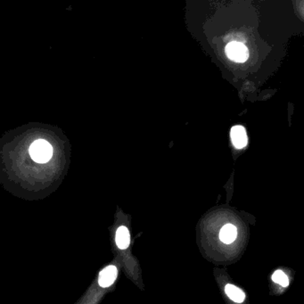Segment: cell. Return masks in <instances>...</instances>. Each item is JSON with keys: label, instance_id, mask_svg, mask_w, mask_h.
<instances>
[{"label": "cell", "instance_id": "obj_1", "mask_svg": "<svg viewBox=\"0 0 304 304\" xmlns=\"http://www.w3.org/2000/svg\"><path fill=\"white\" fill-rule=\"evenodd\" d=\"M30 154L35 162L44 164L51 159L53 154V148L46 140H36L30 146Z\"/></svg>", "mask_w": 304, "mask_h": 304}, {"label": "cell", "instance_id": "obj_2", "mask_svg": "<svg viewBox=\"0 0 304 304\" xmlns=\"http://www.w3.org/2000/svg\"><path fill=\"white\" fill-rule=\"evenodd\" d=\"M226 56L234 62H244L249 56L246 46L240 42H230L226 46Z\"/></svg>", "mask_w": 304, "mask_h": 304}, {"label": "cell", "instance_id": "obj_3", "mask_svg": "<svg viewBox=\"0 0 304 304\" xmlns=\"http://www.w3.org/2000/svg\"><path fill=\"white\" fill-rule=\"evenodd\" d=\"M118 275L117 268L108 266L99 274L98 283L102 288H109L116 281Z\"/></svg>", "mask_w": 304, "mask_h": 304}, {"label": "cell", "instance_id": "obj_4", "mask_svg": "<svg viewBox=\"0 0 304 304\" xmlns=\"http://www.w3.org/2000/svg\"><path fill=\"white\" fill-rule=\"evenodd\" d=\"M231 140L236 148H244L247 144L246 132L242 126H234L231 130Z\"/></svg>", "mask_w": 304, "mask_h": 304}, {"label": "cell", "instance_id": "obj_5", "mask_svg": "<svg viewBox=\"0 0 304 304\" xmlns=\"http://www.w3.org/2000/svg\"><path fill=\"white\" fill-rule=\"evenodd\" d=\"M238 236L236 228L232 224H226L223 226L220 232V239L225 244H232Z\"/></svg>", "mask_w": 304, "mask_h": 304}, {"label": "cell", "instance_id": "obj_6", "mask_svg": "<svg viewBox=\"0 0 304 304\" xmlns=\"http://www.w3.org/2000/svg\"><path fill=\"white\" fill-rule=\"evenodd\" d=\"M116 244L120 249H127L130 242V236L126 226H120L116 232Z\"/></svg>", "mask_w": 304, "mask_h": 304}, {"label": "cell", "instance_id": "obj_7", "mask_svg": "<svg viewBox=\"0 0 304 304\" xmlns=\"http://www.w3.org/2000/svg\"><path fill=\"white\" fill-rule=\"evenodd\" d=\"M225 292L231 300H234L238 304L242 302L244 298H246V294L241 289H239L238 288H236V286H234L230 284H226V288H225Z\"/></svg>", "mask_w": 304, "mask_h": 304}, {"label": "cell", "instance_id": "obj_8", "mask_svg": "<svg viewBox=\"0 0 304 304\" xmlns=\"http://www.w3.org/2000/svg\"><path fill=\"white\" fill-rule=\"evenodd\" d=\"M272 280L283 288H286L289 284L288 276L286 275L282 270H276L274 272V274L272 275Z\"/></svg>", "mask_w": 304, "mask_h": 304}]
</instances>
